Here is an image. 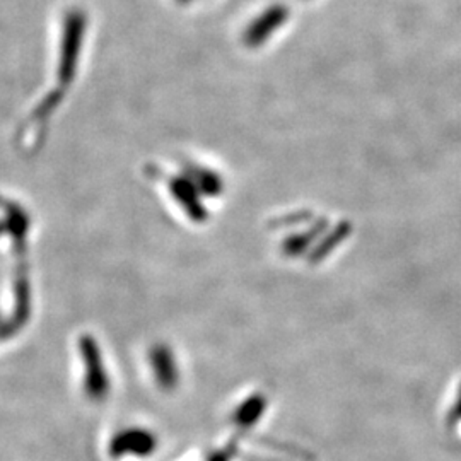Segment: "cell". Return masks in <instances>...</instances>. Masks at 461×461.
I'll use <instances>...</instances> for the list:
<instances>
[{
    "label": "cell",
    "instance_id": "1",
    "mask_svg": "<svg viewBox=\"0 0 461 461\" xmlns=\"http://www.w3.org/2000/svg\"><path fill=\"white\" fill-rule=\"evenodd\" d=\"M81 350H83L84 361L87 364V392L93 398H99L106 392V378L103 371V364L99 359L98 347L89 339L84 337L81 340Z\"/></svg>",
    "mask_w": 461,
    "mask_h": 461
},
{
    "label": "cell",
    "instance_id": "2",
    "mask_svg": "<svg viewBox=\"0 0 461 461\" xmlns=\"http://www.w3.org/2000/svg\"><path fill=\"white\" fill-rule=\"evenodd\" d=\"M152 447V439L149 438L146 432H127L118 436L113 445H112V451L118 455V453H137V455H144L148 453L149 449Z\"/></svg>",
    "mask_w": 461,
    "mask_h": 461
}]
</instances>
